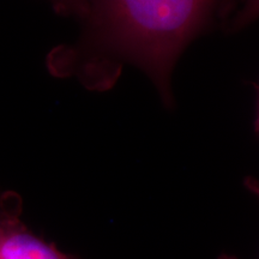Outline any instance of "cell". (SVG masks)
Here are the masks:
<instances>
[{
	"label": "cell",
	"mask_w": 259,
	"mask_h": 259,
	"mask_svg": "<svg viewBox=\"0 0 259 259\" xmlns=\"http://www.w3.org/2000/svg\"><path fill=\"white\" fill-rule=\"evenodd\" d=\"M84 32L64 72L90 88L114 82L115 65H137L166 105L174 64L190 41L215 21L213 0H84Z\"/></svg>",
	"instance_id": "cell-1"
},
{
	"label": "cell",
	"mask_w": 259,
	"mask_h": 259,
	"mask_svg": "<svg viewBox=\"0 0 259 259\" xmlns=\"http://www.w3.org/2000/svg\"><path fill=\"white\" fill-rule=\"evenodd\" d=\"M22 198L9 192L0 196V259H76L54 244L35 235L22 221Z\"/></svg>",
	"instance_id": "cell-2"
},
{
	"label": "cell",
	"mask_w": 259,
	"mask_h": 259,
	"mask_svg": "<svg viewBox=\"0 0 259 259\" xmlns=\"http://www.w3.org/2000/svg\"><path fill=\"white\" fill-rule=\"evenodd\" d=\"M258 0H213V16L228 31H236L257 18Z\"/></svg>",
	"instance_id": "cell-3"
},
{
	"label": "cell",
	"mask_w": 259,
	"mask_h": 259,
	"mask_svg": "<svg viewBox=\"0 0 259 259\" xmlns=\"http://www.w3.org/2000/svg\"><path fill=\"white\" fill-rule=\"evenodd\" d=\"M58 14L65 16H78L84 14V0H48Z\"/></svg>",
	"instance_id": "cell-4"
},
{
	"label": "cell",
	"mask_w": 259,
	"mask_h": 259,
	"mask_svg": "<svg viewBox=\"0 0 259 259\" xmlns=\"http://www.w3.org/2000/svg\"><path fill=\"white\" fill-rule=\"evenodd\" d=\"M220 259H236V258L229 257V255H222V257H220Z\"/></svg>",
	"instance_id": "cell-5"
}]
</instances>
